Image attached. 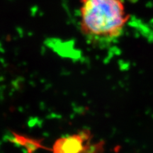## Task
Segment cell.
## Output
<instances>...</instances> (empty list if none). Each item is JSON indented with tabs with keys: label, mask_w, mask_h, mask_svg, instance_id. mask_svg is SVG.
I'll return each instance as SVG.
<instances>
[{
	"label": "cell",
	"mask_w": 153,
	"mask_h": 153,
	"mask_svg": "<svg viewBox=\"0 0 153 153\" xmlns=\"http://www.w3.org/2000/svg\"><path fill=\"white\" fill-rule=\"evenodd\" d=\"M129 19L123 0H80L79 30L93 45H108L119 39Z\"/></svg>",
	"instance_id": "obj_1"
},
{
	"label": "cell",
	"mask_w": 153,
	"mask_h": 153,
	"mask_svg": "<svg viewBox=\"0 0 153 153\" xmlns=\"http://www.w3.org/2000/svg\"><path fill=\"white\" fill-rule=\"evenodd\" d=\"M87 136L79 133L64 136L55 143L53 153H96L88 144Z\"/></svg>",
	"instance_id": "obj_2"
},
{
	"label": "cell",
	"mask_w": 153,
	"mask_h": 153,
	"mask_svg": "<svg viewBox=\"0 0 153 153\" xmlns=\"http://www.w3.org/2000/svg\"><path fill=\"white\" fill-rule=\"evenodd\" d=\"M9 140L17 146L21 147L24 149L25 152L27 153H33L38 150V149L43 148L40 142L30 137L23 136V135H18V134L11 133Z\"/></svg>",
	"instance_id": "obj_3"
}]
</instances>
